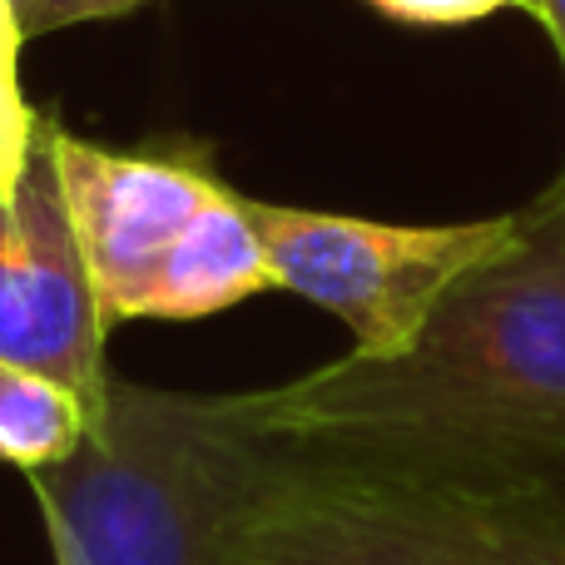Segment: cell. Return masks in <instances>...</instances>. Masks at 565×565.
I'll list each match as a JSON object with an SVG mask.
<instances>
[{"mask_svg": "<svg viewBox=\"0 0 565 565\" xmlns=\"http://www.w3.org/2000/svg\"><path fill=\"white\" fill-rule=\"evenodd\" d=\"M268 461L274 447L228 427L214 397L109 377L85 441L25 477L55 565H234Z\"/></svg>", "mask_w": 565, "mask_h": 565, "instance_id": "3957f363", "label": "cell"}, {"mask_svg": "<svg viewBox=\"0 0 565 565\" xmlns=\"http://www.w3.org/2000/svg\"><path fill=\"white\" fill-rule=\"evenodd\" d=\"M95 412L65 382L0 358V461L20 471L55 467L85 441Z\"/></svg>", "mask_w": 565, "mask_h": 565, "instance_id": "ba28073f", "label": "cell"}, {"mask_svg": "<svg viewBox=\"0 0 565 565\" xmlns=\"http://www.w3.org/2000/svg\"><path fill=\"white\" fill-rule=\"evenodd\" d=\"M372 6L407 25H461V20H487L507 6H526V0H372Z\"/></svg>", "mask_w": 565, "mask_h": 565, "instance_id": "8fae6325", "label": "cell"}, {"mask_svg": "<svg viewBox=\"0 0 565 565\" xmlns=\"http://www.w3.org/2000/svg\"><path fill=\"white\" fill-rule=\"evenodd\" d=\"M0 358L65 382L89 407L105 402V322L60 184L50 119H35L30 159L0 199Z\"/></svg>", "mask_w": 565, "mask_h": 565, "instance_id": "5b68a950", "label": "cell"}, {"mask_svg": "<svg viewBox=\"0 0 565 565\" xmlns=\"http://www.w3.org/2000/svg\"><path fill=\"white\" fill-rule=\"evenodd\" d=\"M264 288H274V274H268V254L248 218V204L218 189L214 204L199 209L194 224L164 254L145 302H139V318H209V312H224Z\"/></svg>", "mask_w": 565, "mask_h": 565, "instance_id": "52a82bcc", "label": "cell"}, {"mask_svg": "<svg viewBox=\"0 0 565 565\" xmlns=\"http://www.w3.org/2000/svg\"><path fill=\"white\" fill-rule=\"evenodd\" d=\"M214 407L288 451L565 467V179L521 209L501 254L451 282L407 352H348Z\"/></svg>", "mask_w": 565, "mask_h": 565, "instance_id": "6da1fadb", "label": "cell"}, {"mask_svg": "<svg viewBox=\"0 0 565 565\" xmlns=\"http://www.w3.org/2000/svg\"><path fill=\"white\" fill-rule=\"evenodd\" d=\"M35 119L20 99L15 85V65H0V199L10 194V184L20 179L30 159V145H35Z\"/></svg>", "mask_w": 565, "mask_h": 565, "instance_id": "9c48e42d", "label": "cell"}, {"mask_svg": "<svg viewBox=\"0 0 565 565\" xmlns=\"http://www.w3.org/2000/svg\"><path fill=\"white\" fill-rule=\"evenodd\" d=\"M234 565H565V467L274 447Z\"/></svg>", "mask_w": 565, "mask_h": 565, "instance_id": "7a4b0ae2", "label": "cell"}, {"mask_svg": "<svg viewBox=\"0 0 565 565\" xmlns=\"http://www.w3.org/2000/svg\"><path fill=\"white\" fill-rule=\"evenodd\" d=\"M145 6V0H10L15 10L20 40L50 35V30L79 25V20H105V15H125V10Z\"/></svg>", "mask_w": 565, "mask_h": 565, "instance_id": "30bf717a", "label": "cell"}, {"mask_svg": "<svg viewBox=\"0 0 565 565\" xmlns=\"http://www.w3.org/2000/svg\"><path fill=\"white\" fill-rule=\"evenodd\" d=\"M20 25H15V10H10V0H0V65H15L20 55Z\"/></svg>", "mask_w": 565, "mask_h": 565, "instance_id": "4fadbf2b", "label": "cell"}, {"mask_svg": "<svg viewBox=\"0 0 565 565\" xmlns=\"http://www.w3.org/2000/svg\"><path fill=\"white\" fill-rule=\"evenodd\" d=\"M556 179H565V169H561V174H556Z\"/></svg>", "mask_w": 565, "mask_h": 565, "instance_id": "5bb4252c", "label": "cell"}, {"mask_svg": "<svg viewBox=\"0 0 565 565\" xmlns=\"http://www.w3.org/2000/svg\"><path fill=\"white\" fill-rule=\"evenodd\" d=\"M268 254L274 288L348 322L362 358H397L427 328L451 282L516 238V214L481 224H372L318 209L244 199Z\"/></svg>", "mask_w": 565, "mask_h": 565, "instance_id": "277c9868", "label": "cell"}, {"mask_svg": "<svg viewBox=\"0 0 565 565\" xmlns=\"http://www.w3.org/2000/svg\"><path fill=\"white\" fill-rule=\"evenodd\" d=\"M55 164L65 184V204L75 218L85 268L95 282L99 322H139L149 282H154L164 254L179 244L194 214L214 204L218 189L204 169L174 164V159L119 154V149L75 139L50 119Z\"/></svg>", "mask_w": 565, "mask_h": 565, "instance_id": "8992f818", "label": "cell"}, {"mask_svg": "<svg viewBox=\"0 0 565 565\" xmlns=\"http://www.w3.org/2000/svg\"><path fill=\"white\" fill-rule=\"evenodd\" d=\"M526 10L541 20V25H546L551 45H556V55L565 65V0H526Z\"/></svg>", "mask_w": 565, "mask_h": 565, "instance_id": "7c38bea8", "label": "cell"}]
</instances>
